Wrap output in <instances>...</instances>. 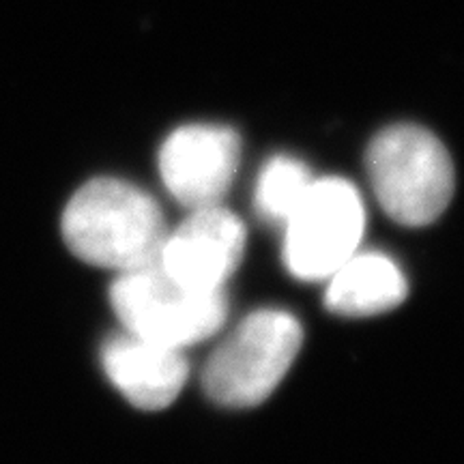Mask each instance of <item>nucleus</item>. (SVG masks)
I'll use <instances>...</instances> for the list:
<instances>
[{"instance_id": "3", "label": "nucleus", "mask_w": 464, "mask_h": 464, "mask_svg": "<svg viewBox=\"0 0 464 464\" xmlns=\"http://www.w3.org/2000/svg\"><path fill=\"white\" fill-rule=\"evenodd\" d=\"M304 329L282 310L252 312L208 357L202 372L207 396L228 409L265 402L297 357Z\"/></svg>"}, {"instance_id": "2", "label": "nucleus", "mask_w": 464, "mask_h": 464, "mask_svg": "<svg viewBox=\"0 0 464 464\" xmlns=\"http://www.w3.org/2000/svg\"><path fill=\"white\" fill-rule=\"evenodd\" d=\"M365 168L382 211L402 226L432 224L454 196L448 149L420 125L400 123L376 133L365 150Z\"/></svg>"}, {"instance_id": "4", "label": "nucleus", "mask_w": 464, "mask_h": 464, "mask_svg": "<svg viewBox=\"0 0 464 464\" xmlns=\"http://www.w3.org/2000/svg\"><path fill=\"white\" fill-rule=\"evenodd\" d=\"M110 304L127 332L172 348L211 338L228 312L222 288L183 286L160 263L123 271L110 286Z\"/></svg>"}, {"instance_id": "6", "label": "nucleus", "mask_w": 464, "mask_h": 464, "mask_svg": "<svg viewBox=\"0 0 464 464\" xmlns=\"http://www.w3.org/2000/svg\"><path fill=\"white\" fill-rule=\"evenodd\" d=\"M241 158L239 133L226 125H185L166 138L160 172L181 205L213 207L228 191Z\"/></svg>"}, {"instance_id": "9", "label": "nucleus", "mask_w": 464, "mask_h": 464, "mask_svg": "<svg viewBox=\"0 0 464 464\" xmlns=\"http://www.w3.org/2000/svg\"><path fill=\"white\" fill-rule=\"evenodd\" d=\"M409 295L400 266L379 252L353 254L332 276L324 305L340 316H374L398 307Z\"/></svg>"}, {"instance_id": "1", "label": "nucleus", "mask_w": 464, "mask_h": 464, "mask_svg": "<svg viewBox=\"0 0 464 464\" xmlns=\"http://www.w3.org/2000/svg\"><path fill=\"white\" fill-rule=\"evenodd\" d=\"M61 232L73 256L121 274L160 263L168 239L153 196L112 177L92 179L75 191L63 211Z\"/></svg>"}, {"instance_id": "7", "label": "nucleus", "mask_w": 464, "mask_h": 464, "mask_svg": "<svg viewBox=\"0 0 464 464\" xmlns=\"http://www.w3.org/2000/svg\"><path fill=\"white\" fill-rule=\"evenodd\" d=\"M246 226L218 205L194 208L168 235L160 265L172 280L194 290H219L241 265Z\"/></svg>"}, {"instance_id": "10", "label": "nucleus", "mask_w": 464, "mask_h": 464, "mask_svg": "<svg viewBox=\"0 0 464 464\" xmlns=\"http://www.w3.org/2000/svg\"><path fill=\"white\" fill-rule=\"evenodd\" d=\"M312 174L304 161L277 155L266 161L256 183V211L269 222L286 224L312 188Z\"/></svg>"}, {"instance_id": "8", "label": "nucleus", "mask_w": 464, "mask_h": 464, "mask_svg": "<svg viewBox=\"0 0 464 464\" xmlns=\"http://www.w3.org/2000/svg\"><path fill=\"white\" fill-rule=\"evenodd\" d=\"M102 363L108 379L130 404L142 411L170 406L188 381L189 365L181 348L119 334L103 344Z\"/></svg>"}, {"instance_id": "5", "label": "nucleus", "mask_w": 464, "mask_h": 464, "mask_svg": "<svg viewBox=\"0 0 464 464\" xmlns=\"http://www.w3.org/2000/svg\"><path fill=\"white\" fill-rule=\"evenodd\" d=\"M365 208L355 185L332 177L312 183L286 222L284 263L299 280L332 277L357 252Z\"/></svg>"}]
</instances>
